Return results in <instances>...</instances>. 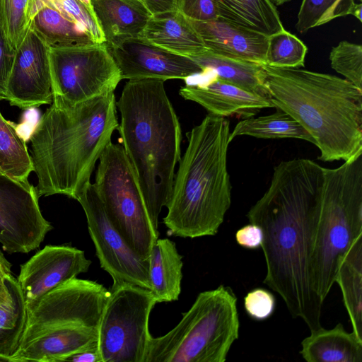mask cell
<instances>
[{
    "instance_id": "42",
    "label": "cell",
    "mask_w": 362,
    "mask_h": 362,
    "mask_svg": "<svg viewBox=\"0 0 362 362\" xmlns=\"http://www.w3.org/2000/svg\"><path fill=\"white\" fill-rule=\"evenodd\" d=\"M12 274L11 264L0 250V296L8 297L9 291L5 284L6 279Z\"/></svg>"
},
{
    "instance_id": "20",
    "label": "cell",
    "mask_w": 362,
    "mask_h": 362,
    "mask_svg": "<svg viewBox=\"0 0 362 362\" xmlns=\"http://www.w3.org/2000/svg\"><path fill=\"white\" fill-rule=\"evenodd\" d=\"M141 37L180 55L191 57L207 50L192 21L178 11L152 15Z\"/></svg>"
},
{
    "instance_id": "32",
    "label": "cell",
    "mask_w": 362,
    "mask_h": 362,
    "mask_svg": "<svg viewBox=\"0 0 362 362\" xmlns=\"http://www.w3.org/2000/svg\"><path fill=\"white\" fill-rule=\"evenodd\" d=\"M36 0H0V28L16 51L30 28Z\"/></svg>"
},
{
    "instance_id": "5",
    "label": "cell",
    "mask_w": 362,
    "mask_h": 362,
    "mask_svg": "<svg viewBox=\"0 0 362 362\" xmlns=\"http://www.w3.org/2000/svg\"><path fill=\"white\" fill-rule=\"evenodd\" d=\"M230 122L209 114L188 134L163 223L170 235H215L231 204L227 170Z\"/></svg>"
},
{
    "instance_id": "15",
    "label": "cell",
    "mask_w": 362,
    "mask_h": 362,
    "mask_svg": "<svg viewBox=\"0 0 362 362\" xmlns=\"http://www.w3.org/2000/svg\"><path fill=\"white\" fill-rule=\"evenodd\" d=\"M49 47L31 28L16 50L5 100L26 110L52 103Z\"/></svg>"
},
{
    "instance_id": "11",
    "label": "cell",
    "mask_w": 362,
    "mask_h": 362,
    "mask_svg": "<svg viewBox=\"0 0 362 362\" xmlns=\"http://www.w3.org/2000/svg\"><path fill=\"white\" fill-rule=\"evenodd\" d=\"M109 294L103 285L76 277L57 286L27 309L26 325L19 345L56 327L98 328Z\"/></svg>"
},
{
    "instance_id": "21",
    "label": "cell",
    "mask_w": 362,
    "mask_h": 362,
    "mask_svg": "<svg viewBox=\"0 0 362 362\" xmlns=\"http://www.w3.org/2000/svg\"><path fill=\"white\" fill-rule=\"evenodd\" d=\"M105 43L140 37L151 17L140 0H91Z\"/></svg>"
},
{
    "instance_id": "40",
    "label": "cell",
    "mask_w": 362,
    "mask_h": 362,
    "mask_svg": "<svg viewBox=\"0 0 362 362\" xmlns=\"http://www.w3.org/2000/svg\"><path fill=\"white\" fill-rule=\"evenodd\" d=\"M64 361L103 362L98 344V339L89 344L78 351L67 356Z\"/></svg>"
},
{
    "instance_id": "4",
    "label": "cell",
    "mask_w": 362,
    "mask_h": 362,
    "mask_svg": "<svg viewBox=\"0 0 362 362\" xmlns=\"http://www.w3.org/2000/svg\"><path fill=\"white\" fill-rule=\"evenodd\" d=\"M116 106L122 146L134 170L153 227L172 194L180 159L181 127L164 88L155 78L129 80Z\"/></svg>"
},
{
    "instance_id": "35",
    "label": "cell",
    "mask_w": 362,
    "mask_h": 362,
    "mask_svg": "<svg viewBox=\"0 0 362 362\" xmlns=\"http://www.w3.org/2000/svg\"><path fill=\"white\" fill-rule=\"evenodd\" d=\"M56 8L79 23L95 43H105L96 18L79 0H48Z\"/></svg>"
},
{
    "instance_id": "1",
    "label": "cell",
    "mask_w": 362,
    "mask_h": 362,
    "mask_svg": "<svg viewBox=\"0 0 362 362\" xmlns=\"http://www.w3.org/2000/svg\"><path fill=\"white\" fill-rule=\"evenodd\" d=\"M324 185V168L306 158L281 161L247 217L263 232L264 284L310 332L322 327L323 301L311 276L312 240Z\"/></svg>"
},
{
    "instance_id": "39",
    "label": "cell",
    "mask_w": 362,
    "mask_h": 362,
    "mask_svg": "<svg viewBox=\"0 0 362 362\" xmlns=\"http://www.w3.org/2000/svg\"><path fill=\"white\" fill-rule=\"evenodd\" d=\"M235 237L240 246L248 250H255L262 243L263 232L257 225L250 223L238 229Z\"/></svg>"
},
{
    "instance_id": "25",
    "label": "cell",
    "mask_w": 362,
    "mask_h": 362,
    "mask_svg": "<svg viewBox=\"0 0 362 362\" xmlns=\"http://www.w3.org/2000/svg\"><path fill=\"white\" fill-rule=\"evenodd\" d=\"M335 283L341 289L352 331L362 339V235L339 257Z\"/></svg>"
},
{
    "instance_id": "27",
    "label": "cell",
    "mask_w": 362,
    "mask_h": 362,
    "mask_svg": "<svg viewBox=\"0 0 362 362\" xmlns=\"http://www.w3.org/2000/svg\"><path fill=\"white\" fill-rule=\"evenodd\" d=\"M189 57L203 71L213 72L218 79L269 98L264 86L265 74L262 64L224 57L208 50Z\"/></svg>"
},
{
    "instance_id": "43",
    "label": "cell",
    "mask_w": 362,
    "mask_h": 362,
    "mask_svg": "<svg viewBox=\"0 0 362 362\" xmlns=\"http://www.w3.org/2000/svg\"><path fill=\"white\" fill-rule=\"evenodd\" d=\"M89 10V11L95 17L93 8L91 4V0H79Z\"/></svg>"
},
{
    "instance_id": "22",
    "label": "cell",
    "mask_w": 362,
    "mask_h": 362,
    "mask_svg": "<svg viewBox=\"0 0 362 362\" xmlns=\"http://www.w3.org/2000/svg\"><path fill=\"white\" fill-rule=\"evenodd\" d=\"M301 347L300 354L308 362H362V339L341 323L310 332Z\"/></svg>"
},
{
    "instance_id": "17",
    "label": "cell",
    "mask_w": 362,
    "mask_h": 362,
    "mask_svg": "<svg viewBox=\"0 0 362 362\" xmlns=\"http://www.w3.org/2000/svg\"><path fill=\"white\" fill-rule=\"evenodd\" d=\"M191 21L208 51L233 59L266 64L268 36L218 17L209 21Z\"/></svg>"
},
{
    "instance_id": "37",
    "label": "cell",
    "mask_w": 362,
    "mask_h": 362,
    "mask_svg": "<svg viewBox=\"0 0 362 362\" xmlns=\"http://www.w3.org/2000/svg\"><path fill=\"white\" fill-rule=\"evenodd\" d=\"M177 11L194 21H209L218 18L215 0H178Z\"/></svg>"
},
{
    "instance_id": "23",
    "label": "cell",
    "mask_w": 362,
    "mask_h": 362,
    "mask_svg": "<svg viewBox=\"0 0 362 362\" xmlns=\"http://www.w3.org/2000/svg\"><path fill=\"white\" fill-rule=\"evenodd\" d=\"M30 28L49 49L94 44L85 29L48 0H36Z\"/></svg>"
},
{
    "instance_id": "31",
    "label": "cell",
    "mask_w": 362,
    "mask_h": 362,
    "mask_svg": "<svg viewBox=\"0 0 362 362\" xmlns=\"http://www.w3.org/2000/svg\"><path fill=\"white\" fill-rule=\"evenodd\" d=\"M361 7L362 4H356L354 0H303L296 28L299 33H304L348 15L354 16L361 22Z\"/></svg>"
},
{
    "instance_id": "45",
    "label": "cell",
    "mask_w": 362,
    "mask_h": 362,
    "mask_svg": "<svg viewBox=\"0 0 362 362\" xmlns=\"http://www.w3.org/2000/svg\"><path fill=\"white\" fill-rule=\"evenodd\" d=\"M10 298H11V295L8 297H4L2 296H0V303H4V302L9 300Z\"/></svg>"
},
{
    "instance_id": "28",
    "label": "cell",
    "mask_w": 362,
    "mask_h": 362,
    "mask_svg": "<svg viewBox=\"0 0 362 362\" xmlns=\"http://www.w3.org/2000/svg\"><path fill=\"white\" fill-rule=\"evenodd\" d=\"M238 136L259 139H298L314 141L308 132L291 116L278 109L274 113L257 117H248L239 122L229 134V142Z\"/></svg>"
},
{
    "instance_id": "10",
    "label": "cell",
    "mask_w": 362,
    "mask_h": 362,
    "mask_svg": "<svg viewBox=\"0 0 362 362\" xmlns=\"http://www.w3.org/2000/svg\"><path fill=\"white\" fill-rule=\"evenodd\" d=\"M53 98L74 105L114 93L120 70L106 43L50 49Z\"/></svg>"
},
{
    "instance_id": "7",
    "label": "cell",
    "mask_w": 362,
    "mask_h": 362,
    "mask_svg": "<svg viewBox=\"0 0 362 362\" xmlns=\"http://www.w3.org/2000/svg\"><path fill=\"white\" fill-rule=\"evenodd\" d=\"M237 301L224 285L199 293L173 329L151 338L144 362H225L239 338Z\"/></svg>"
},
{
    "instance_id": "44",
    "label": "cell",
    "mask_w": 362,
    "mask_h": 362,
    "mask_svg": "<svg viewBox=\"0 0 362 362\" xmlns=\"http://www.w3.org/2000/svg\"><path fill=\"white\" fill-rule=\"evenodd\" d=\"M274 6H281L285 3L291 1V0H269Z\"/></svg>"
},
{
    "instance_id": "16",
    "label": "cell",
    "mask_w": 362,
    "mask_h": 362,
    "mask_svg": "<svg viewBox=\"0 0 362 362\" xmlns=\"http://www.w3.org/2000/svg\"><path fill=\"white\" fill-rule=\"evenodd\" d=\"M91 261L70 245H47L21 266L17 281L27 309L57 286L87 272Z\"/></svg>"
},
{
    "instance_id": "18",
    "label": "cell",
    "mask_w": 362,
    "mask_h": 362,
    "mask_svg": "<svg viewBox=\"0 0 362 362\" xmlns=\"http://www.w3.org/2000/svg\"><path fill=\"white\" fill-rule=\"evenodd\" d=\"M179 93L184 99L199 104L210 114L223 117L235 114L248 117L262 108L274 107L269 98L216 76L204 83L187 84L180 89Z\"/></svg>"
},
{
    "instance_id": "26",
    "label": "cell",
    "mask_w": 362,
    "mask_h": 362,
    "mask_svg": "<svg viewBox=\"0 0 362 362\" xmlns=\"http://www.w3.org/2000/svg\"><path fill=\"white\" fill-rule=\"evenodd\" d=\"M218 17L271 36L284 30L279 13L269 0H215Z\"/></svg>"
},
{
    "instance_id": "30",
    "label": "cell",
    "mask_w": 362,
    "mask_h": 362,
    "mask_svg": "<svg viewBox=\"0 0 362 362\" xmlns=\"http://www.w3.org/2000/svg\"><path fill=\"white\" fill-rule=\"evenodd\" d=\"M33 170L25 139L0 112V172L16 180L28 182Z\"/></svg>"
},
{
    "instance_id": "29",
    "label": "cell",
    "mask_w": 362,
    "mask_h": 362,
    "mask_svg": "<svg viewBox=\"0 0 362 362\" xmlns=\"http://www.w3.org/2000/svg\"><path fill=\"white\" fill-rule=\"evenodd\" d=\"M5 284L11 298L0 303V356L11 362L25 327L27 308L17 279L11 274Z\"/></svg>"
},
{
    "instance_id": "2",
    "label": "cell",
    "mask_w": 362,
    "mask_h": 362,
    "mask_svg": "<svg viewBox=\"0 0 362 362\" xmlns=\"http://www.w3.org/2000/svg\"><path fill=\"white\" fill-rule=\"evenodd\" d=\"M114 93L71 105L53 98L30 136L39 197L76 199L118 129Z\"/></svg>"
},
{
    "instance_id": "12",
    "label": "cell",
    "mask_w": 362,
    "mask_h": 362,
    "mask_svg": "<svg viewBox=\"0 0 362 362\" xmlns=\"http://www.w3.org/2000/svg\"><path fill=\"white\" fill-rule=\"evenodd\" d=\"M100 267L113 284H129L150 290L148 259L140 257L108 218L95 188L89 182L78 194Z\"/></svg>"
},
{
    "instance_id": "3",
    "label": "cell",
    "mask_w": 362,
    "mask_h": 362,
    "mask_svg": "<svg viewBox=\"0 0 362 362\" xmlns=\"http://www.w3.org/2000/svg\"><path fill=\"white\" fill-rule=\"evenodd\" d=\"M262 66L274 107L308 132L320 160L346 161L362 153V90L327 74Z\"/></svg>"
},
{
    "instance_id": "38",
    "label": "cell",
    "mask_w": 362,
    "mask_h": 362,
    "mask_svg": "<svg viewBox=\"0 0 362 362\" xmlns=\"http://www.w3.org/2000/svg\"><path fill=\"white\" fill-rule=\"evenodd\" d=\"M16 51L11 47L0 28V98L5 100L8 78Z\"/></svg>"
},
{
    "instance_id": "34",
    "label": "cell",
    "mask_w": 362,
    "mask_h": 362,
    "mask_svg": "<svg viewBox=\"0 0 362 362\" xmlns=\"http://www.w3.org/2000/svg\"><path fill=\"white\" fill-rule=\"evenodd\" d=\"M331 66L362 90V46L346 40L333 47L329 54Z\"/></svg>"
},
{
    "instance_id": "24",
    "label": "cell",
    "mask_w": 362,
    "mask_h": 362,
    "mask_svg": "<svg viewBox=\"0 0 362 362\" xmlns=\"http://www.w3.org/2000/svg\"><path fill=\"white\" fill-rule=\"evenodd\" d=\"M150 291L157 303L177 300L181 292L182 257L174 242L158 238L148 258Z\"/></svg>"
},
{
    "instance_id": "41",
    "label": "cell",
    "mask_w": 362,
    "mask_h": 362,
    "mask_svg": "<svg viewBox=\"0 0 362 362\" xmlns=\"http://www.w3.org/2000/svg\"><path fill=\"white\" fill-rule=\"evenodd\" d=\"M151 15L177 11L178 0H140Z\"/></svg>"
},
{
    "instance_id": "36",
    "label": "cell",
    "mask_w": 362,
    "mask_h": 362,
    "mask_svg": "<svg viewBox=\"0 0 362 362\" xmlns=\"http://www.w3.org/2000/svg\"><path fill=\"white\" fill-rule=\"evenodd\" d=\"M275 306L274 296L264 288L252 289L244 298L245 310L249 317L255 320L262 321L270 317Z\"/></svg>"
},
{
    "instance_id": "8",
    "label": "cell",
    "mask_w": 362,
    "mask_h": 362,
    "mask_svg": "<svg viewBox=\"0 0 362 362\" xmlns=\"http://www.w3.org/2000/svg\"><path fill=\"white\" fill-rule=\"evenodd\" d=\"M93 185L114 226L140 257L148 259L159 233L151 223L122 145L111 141L106 146L99 158Z\"/></svg>"
},
{
    "instance_id": "14",
    "label": "cell",
    "mask_w": 362,
    "mask_h": 362,
    "mask_svg": "<svg viewBox=\"0 0 362 362\" xmlns=\"http://www.w3.org/2000/svg\"><path fill=\"white\" fill-rule=\"evenodd\" d=\"M122 79H187L203 73L189 57L177 54L142 37L115 40L107 44Z\"/></svg>"
},
{
    "instance_id": "19",
    "label": "cell",
    "mask_w": 362,
    "mask_h": 362,
    "mask_svg": "<svg viewBox=\"0 0 362 362\" xmlns=\"http://www.w3.org/2000/svg\"><path fill=\"white\" fill-rule=\"evenodd\" d=\"M98 339V328L86 326L60 327L48 329L20 344L11 362H62Z\"/></svg>"
},
{
    "instance_id": "13",
    "label": "cell",
    "mask_w": 362,
    "mask_h": 362,
    "mask_svg": "<svg viewBox=\"0 0 362 362\" xmlns=\"http://www.w3.org/2000/svg\"><path fill=\"white\" fill-rule=\"evenodd\" d=\"M35 187L0 172V243L8 253L37 248L52 226L42 216Z\"/></svg>"
},
{
    "instance_id": "6",
    "label": "cell",
    "mask_w": 362,
    "mask_h": 362,
    "mask_svg": "<svg viewBox=\"0 0 362 362\" xmlns=\"http://www.w3.org/2000/svg\"><path fill=\"white\" fill-rule=\"evenodd\" d=\"M362 235V153L337 168H324V185L311 251L314 291L325 301L339 257Z\"/></svg>"
},
{
    "instance_id": "9",
    "label": "cell",
    "mask_w": 362,
    "mask_h": 362,
    "mask_svg": "<svg viewBox=\"0 0 362 362\" xmlns=\"http://www.w3.org/2000/svg\"><path fill=\"white\" fill-rule=\"evenodd\" d=\"M156 303L148 289L129 284L112 286L98 326L103 362H144L152 337L149 317Z\"/></svg>"
},
{
    "instance_id": "33",
    "label": "cell",
    "mask_w": 362,
    "mask_h": 362,
    "mask_svg": "<svg viewBox=\"0 0 362 362\" xmlns=\"http://www.w3.org/2000/svg\"><path fill=\"white\" fill-rule=\"evenodd\" d=\"M307 52V46L284 29L268 37L266 64L277 68L303 67Z\"/></svg>"
}]
</instances>
